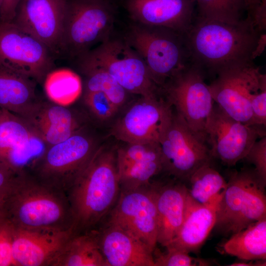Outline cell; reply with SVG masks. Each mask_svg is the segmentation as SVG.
<instances>
[{
    "mask_svg": "<svg viewBox=\"0 0 266 266\" xmlns=\"http://www.w3.org/2000/svg\"><path fill=\"white\" fill-rule=\"evenodd\" d=\"M5 218L17 228L65 231L73 220L66 193L27 169L17 172L3 197Z\"/></svg>",
    "mask_w": 266,
    "mask_h": 266,
    "instance_id": "obj_1",
    "label": "cell"
},
{
    "mask_svg": "<svg viewBox=\"0 0 266 266\" xmlns=\"http://www.w3.org/2000/svg\"><path fill=\"white\" fill-rule=\"evenodd\" d=\"M260 34L247 16L235 24L197 18L184 34L191 62L216 75L253 62L252 53Z\"/></svg>",
    "mask_w": 266,
    "mask_h": 266,
    "instance_id": "obj_2",
    "label": "cell"
},
{
    "mask_svg": "<svg viewBox=\"0 0 266 266\" xmlns=\"http://www.w3.org/2000/svg\"><path fill=\"white\" fill-rule=\"evenodd\" d=\"M120 192L116 150L100 146L66 191L74 233L95 229L112 209Z\"/></svg>",
    "mask_w": 266,
    "mask_h": 266,
    "instance_id": "obj_3",
    "label": "cell"
},
{
    "mask_svg": "<svg viewBox=\"0 0 266 266\" xmlns=\"http://www.w3.org/2000/svg\"><path fill=\"white\" fill-rule=\"evenodd\" d=\"M184 34L132 22L123 37L141 57L160 88L191 62Z\"/></svg>",
    "mask_w": 266,
    "mask_h": 266,
    "instance_id": "obj_4",
    "label": "cell"
},
{
    "mask_svg": "<svg viewBox=\"0 0 266 266\" xmlns=\"http://www.w3.org/2000/svg\"><path fill=\"white\" fill-rule=\"evenodd\" d=\"M75 67L106 71L129 93L151 97L160 94L143 60L124 37L113 36L72 62Z\"/></svg>",
    "mask_w": 266,
    "mask_h": 266,
    "instance_id": "obj_5",
    "label": "cell"
},
{
    "mask_svg": "<svg viewBox=\"0 0 266 266\" xmlns=\"http://www.w3.org/2000/svg\"><path fill=\"white\" fill-rule=\"evenodd\" d=\"M114 13L107 0H66L60 57L72 62L108 39Z\"/></svg>",
    "mask_w": 266,
    "mask_h": 266,
    "instance_id": "obj_6",
    "label": "cell"
},
{
    "mask_svg": "<svg viewBox=\"0 0 266 266\" xmlns=\"http://www.w3.org/2000/svg\"><path fill=\"white\" fill-rule=\"evenodd\" d=\"M100 146L84 127L66 140L49 146L28 169L36 178L66 193Z\"/></svg>",
    "mask_w": 266,
    "mask_h": 266,
    "instance_id": "obj_7",
    "label": "cell"
},
{
    "mask_svg": "<svg viewBox=\"0 0 266 266\" xmlns=\"http://www.w3.org/2000/svg\"><path fill=\"white\" fill-rule=\"evenodd\" d=\"M204 74L191 62L169 78L160 91L191 130L206 142L205 128L214 101Z\"/></svg>",
    "mask_w": 266,
    "mask_h": 266,
    "instance_id": "obj_8",
    "label": "cell"
},
{
    "mask_svg": "<svg viewBox=\"0 0 266 266\" xmlns=\"http://www.w3.org/2000/svg\"><path fill=\"white\" fill-rule=\"evenodd\" d=\"M216 75L208 85L214 102L234 119L255 126L250 100L254 93L266 86V74L251 62L227 68Z\"/></svg>",
    "mask_w": 266,
    "mask_h": 266,
    "instance_id": "obj_9",
    "label": "cell"
},
{
    "mask_svg": "<svg viewBox=\"0 0 266 266\" xmlns=\"http://www.w3.org/2000/svg\"><path fill=\"white\" fill-rule=\"evenodd\" d=\"M163 171L181 182L212 158L207 143L198 136L176 112L159 142Z\"/></svg>",
    "mask_w": 266,
    "mask_h": 266,
    "instance_id": "obj_10",
    "label": "cell"
},
{
    "mask_svg": "<svg viewBox=\"0 0 266 266\" xmlns=\"http://www.w3.org/2000/svg\"><path fill=\"white\" fill-rule=\"evenodd\" d=\"M56 59L38 39L12 22L0 23V63L41 84L54 68Z\"/></svg>",
    "mask_w": 266,
    "mask_h": 266,
    "instance_id": "obj_11",
    "label": "cell"
},
{
    "mask_svg": "<svg viewBox=\"0 0 266 266\" xmlns=\"http://www.w3.org/2000/svg\"><path fill=\"white\" fill-rule=\"evenodd\" d=\"M160 95L141 97L114 124L111 134L124 142L159 143L173 114Z\"/></svg>",
    "mask_w": 266,
    "mask_h": 266,
    "instance_id": "obj_12",
    "label": "cell"
},
{
    "mask_svg": "<svg viewBox=\"0 0 266 266\" xmlns=\"http://www.w3.org/2000/svg\"><path fill=\"white\" fill-rule=\"evenodd\" d=\"M204 133L212 157L229 166L244 159L254 142L266 136L264 128L234 119L216 104L207 120Z\"/></svg>",
    "mask_w": 266,
    "mask_h": 266,
    "instance_id": "obj_13",
    "label": "cell"
},
{
    "mask_svg": "<svg viewBox=\"0 0 266 266\" xmlns=\"http://www.w3.org/2000/svg\"><path fill=\"white\" fill-rule=\"evenodd\" d=\"M110 213L108 223L122 229L154 252L157 244L158 220L152 183L121 191Z\"/></svg>",
    "mask_w": 266,
    "mask_h": 266,
    "instance_id": "obj_14",
    "label": "cell"
},
{
    "mask_svg": "<svg viewBox=\"0 0 266 266\" xmlns=\"http://www.w3.org/2000/svg\"><path fill=\"white\" fill-rule=\"evenodd\" d=\"M66 5V0H21L12 23L45 45L57 59Z\"/></svg>",
    "mask_w": 266,
    "mask_h": 266,
    "instance_id": "obj_15",
    "label": "cell"
},
{
    "mask_svg": "<svg viewBox=\"0 0 266 266\" xmlns=\"http://www.w3.org/2000/svg\"><path fill=\"white\" fill-rule=\"evenodd\" d=\"M125 143L116 150L121 191L148 186L151 179L163 171L159 143Z\"/></svg>",
    "mask_w": 266,
    "mask_h": 266,
    "instance_id": "obj_16",
    "label": "cell"
},
{
    "mask_svg": "<svg viewBox=\"0 0 266 266\" xmlns=\"http://www.w3.org/2000/svg\"><path fill=\"white\" fill-rule=\"evenodd\" d=\"M15 228L13 242L15 266H51L74 234L72 229L60 231Z\"/></svg>",
    "mask_w": 266,
    "mask_h": 266,
    "instance_id": "obj_17",
    "label": "cell"
},
{
    "mask_svg": "<svg viewBox=\"0 0 266 266\" xmlns=\"http://www.w3.org/2000/svg\"><path fill=\"white\" fill-rule=\"evenodd\" d=\"M196 0H126L132 22L185 33L193 23Z\"/></svg>",
    "mask_w": 266,
    "mask_h": 266,
    "instance_id": "obj_18",
    "label": "cell"
},
{
    "mask_svg": "<svg viewBox=\"0 0 266 266\" xmlns=\"http://www.w3.org/2000/svg\"><path fill=\"white\" fill-rule=\"evenodd\" d=\"M223 193L209 202L201 204L192 198L188 191L183 223L178 233L166 248L188 253L198 252L214 228Z\"/></svg>",
    "mask_w": 266,
    "mask_h": 266,
    "instance_id": "obj_19",
    "label": "cell"
},
{
    "mask_svg": "<svg viewBox=\"0 0 266 266\" xmlns=\"http://www.w3.org/2000/svg\"><path fill=\"white\" fill-rule=\"evenodd\" d=\"M107 266H155L153 252L119 227L93 230Z\"/></svg>",
    "mask_w": 266,
    "mask_h": 266,
    "instance_id": "obj_20",
    "label": "cell"
},
{
    "mask_svg": "<svg viewBox=\"0 0 266 266\" xmlns=\"http://www.w3.org/2000/svg\"><path fill=\"white\" fill-rule=\"evenodd\" d=\"M158 220L157 243L166 247L183 222L188 188L181 181L152 184Z\"/></svg>",
    "mask_w": 266,
    "mask_h": 266,
    "instance_id": "obj_21",
    "label": "cell"
},
{
    "mask_svg": "<svg viewBox=\"0 0 266 266\" xmlns=\"http://www.w3.org/2000/svg\"><path fill=\"white\" fill-rule=\"evenodd\" d=\"M26 120L48 147L66 140L84 127L72 110L51 100H41Z\"/></svg>",
    "mask_w": 266,
    "mask_h": 266,
    "instance_id": "obj_22",
    "label": "cell"
},
{
    "mask_svg": "<svg viewBox=\"0 0 266 266\" xmlns=\"http://www.w3.org/2000/svg\"><path fill=\"white\" fill-rule=\"evenodd\" d=\"M37 84L0 63V108L28 119L41 100L36 95Z\"/></svg>",
    "mask_w": 266,
    "mask_h": 266,
    "instance_id": "obj_23",
    "label": "cell"
},
{
    "mask_svg": "<svg viewBox=\"0 0 266 266\" xmlns=\"http://www.w3.org/2000/svg\"><path fill=\"white\" fill-rule=\"evenodd\" d=\"M256 176L254 169L249 168H243L232 175L219 203L214 228L225 234L236 233L249 188Z\"/></svg>",
    "mask_w": 266,
    "mask_h": 266,
    "instance_id": "obj_24",
    "label": "cell"
},
{
    "mask_svg": "<svg viewBox=\"0 0 266 266\" xmlns=\"http://www.w3.org/2000/svg\"><path fill=\"white\" fill-rule=\"evenodd\" d=\"M51 266H107L93 230L73 234Z\"/></svg>",
    "mask_w": 266,
    "mask_h": 266,
    "instance_id": "obj_25",
    "label": "cell"
},
{
    "mask_svg": "<svg viewBox=\"0 0 266 266\" xmlns=\"http://www.w3.org/2000/svg\"><path fill=\"white\" fill-rule=\"evenodd\" d=\"M222 249L228 255L243 261L266 259V218L232 234Z\"/></svg>",
    "mask_w": 266,
    "mask_h": 266,
    "instance_id": "obj_26",
    "label": "cell"
},
{
    "mask_svg": "<svg viewBox=\"0 0 266 266\" xmlns=\"http://www.w3.org/2000/svg\"><path fill=\"white\" fill-rule=\"evenodd\" d=\"M37 134L22 117L0 108V161L8 154Z\"/></svg>",
    "mask_w": 266,
    "mask_h": 266,
    "instance_id": "obj_27",
    "label": "cell"
},
{
    "mask_svg": "<svg viewBox=\"0 0 266 266\" xmlns=\"http://www.w3.org/2000/svg\"><path fill=\"white\" fill-rule=\"evenodd\" d=\"M189 195L196 201L206 204L223 192L227 182L210 164H205L196 170L188 181Z\"/></svg>",
    "mask_w": 266,
    "mask_h": 266,
    "instance_id": "obj_28",
    "label": "cell"
},
{
    "mask_svg": "<svg viewBox=\"0 0 266 266\" xmlns=\"http://www.w3.org/2000/svg\"><path fill=\"white\" fill-rule=\"evenodd\" d=\"M84 77L82 91L103 92L118 110L126 101L129 93L106 71L97 67H76Z\"/></svg>",
    "mask_w": 266,
    "mask_h": 266,
    "instance_id": "obj_29",
    "label": "cell"
},
{
    "mask_svg": "<svg viewBox=\"0 0 266 266\" xmlns=\"http://www.w3.org/2000/svg\"><path fill=\"white\" fill-rule=\"evenodd\" d=\"M199 8L197 18L216 20L235 24L246 10L244 0H196Z\"/></svg>",
    "mask_w": 266,
    "mask_h": 266,
    "instance_id": "obj_30",
    "label": "cell"
},
{
    "mask_svg": "<svg viewBox=\"0 0 266 266\" xmlns=\"http://www.w3.org/2000/svg\"><path fill=\"white\" fill-rule=\"evenodd\" d=\"M47 77L46 90L52 101L67 106L73 102L81 93L82 88L79 79L70 73H59Z\"/></svg>",
    "mask_w": 266,
    "mask_h": 266,
    "instance_id": "obj_31",
    "label": "cell"
},
{
    "mask_svg": "<svg viewBox=\"0 0 266 266\" xmlns=\"http://www.w3.org/2000/svg\"><path fill=\"white\" fill-rule=\"evenodd\" d=\"M265 187L257 176L251 182L248 191L245 205L236 227V233L258 220L266 218Z\"/></svg>",
    "mask_w": 266,
    "mask_h": 266,
    "instance_id": "obj_32",
    "label": "cell"
},
{
    "mask_svg": "<svg viewBox=\"0 0 266 266\" xmlns=\"http://www.w3.org/2000/svg\"><path fill=\"white\" fill-rule=\"evenodd\" d=\"M48 147L44 140L36 134L10 151L3 162L17 171L27 169Z\"/></svg>",
    "mask_w": 266,
    "mask_h": 266,
    "instance_id": "obj_33",
    "label": "cell"
},
{
    "mask_svg": "<svg viewBox=\"0 0 266 266\" xmlns=\"http://www.w3.org/2000/svg\"><path fill=\"white\" fill-rule=\"evenodd\" d=\"M83 101L92 114L100 121H106L113 117L117 109L102 92H83Z\"/></svg>",
    "mask_w": 266,
    "mask_h": 266,
    "instance_id": "obj_34",
    "label": "cell"
},
{
    "mask_svg": "<svg viewBox=\"0 0 266 266\" xmlns=\"http://www.w3.org/2000/svg\"><path fill=\"white\" fill-rule=\"evenodd\" d=\"M165 253H160L154 257L155 266H206L210 263L203 259L194 258L182 251L166 249Z\"/></svg>",
    "mask_w": 266,
    "mask_h": 266,
    "instance_id": "obj_35",
    "label": "cell"
},
{
    "mask_svg": "<svg viewBox=\"0 0 266 266\" xmlns=\"http://www.w3.org/2000/svg\"><path fill=\"white\" fill-rule=\"evenodd\" d=\"M15 229L6 218L0 221V266H15L13 258Z\"/></svg>",
    "mask_w": 266,
    "mask_h": 266,
    "instance_id": "obj_36",
    "label": "cell"
},
{
    "mask_svg": "<svg viewBox=\"0 0 266 266\" xmlns=\"http://www.w3.org/2000/svg\"><path fill=\"white\" fill-rule=\"evenodd\" d=\"M254 166V170L262 183L266 185V137L256 140L244 158Z\"/></svg>",
    "mask_w": 266,
    "mask_h": 266,
    "instance_id": "obj_37",
    "label": "cell"
},
{
    "mask_svg": "<svg viewBox=\"0 0 266 266\" xmlns=\"http://www.w3.org/2000/svg\"><path fill=\"white\" fill-rule=\"evenodd\" d=\"M255 126L264 128L266 126V86L254 93L250 100Z\"/></svg>",
    "mask_w": 266,
    "mask_h": 266,
    "instance_id": "obj_38",
    "label": "cell"
},
{
    "mask_svg": "<svg viewBox=\"0 0 266 266\" xmlns=\"http://www.w3.org/2000/svg\"><path fill=\"white\" fill-rule=\"evenodd\" d=\"M251 19L255 29L260 33H265L266 30V0L261 1L253 9L248 11V15Z\"/></svg>",
    "mask_w": 266,
    "mask_h": 266,
    "instance_id": "obj_39",
    "label": "cell"
},
{
    "mask_svg": "<svg viewBox=\"0 0 266 266\" xmlns=\"http://www.w3.org/2000/svg\"><path fill=\"white\" fill-rule=\"evenodd\" d=\"M18 171L0 161V198H3Z\"/></svg>",
    "mask_w": 266,
    "mask_h": 266,
    "instance_id": "obj_40",
    "label": "cell"
},
{
    "mask_svg": "<svg viewBox=\"0 0 266 266\" xmlns=\"http://www.w3.org/2000/svg\"><path fill=\"white\" fill-rule=\"evenodd\" d=\"M21 0H0L1 20L2 22H12L16 10Z\"/></svg>",
    "mask_w": 266,
    "mask_h": 266,
    "instance_id": "obj_41",
    "label": "cell"
},
{
    "mask_svg": "<svg viewBox=\"0 0 266 266\" xmlns=\"http://www.w3.org/2000/svg\"><path fill=\"white\" fill-rule=\"evenodd\" d=\"M266 46V34L263 33L260 34L258 39L256 46L253 50L251 58L253 60L260 56L264 51Z\"/></svg>",
    "mask_w": 266,
    "mask_h": 266,
    "instance_id": "obj_42",
    "label": "cell"
},
{
    "mask_svg": "<svg viewBox=\"0 0 266 266\" xmlns=\"http://www.w3.org/2000/svg\"><path fill=\"white\" fill-rule=\"evenodd\" d=\"M262 0H244L246 5V10L248 11L253 9L255 6L258 4Z\"/></svg>",
    "mask_w": 266,
    "mask_h": 266,
    "instance_id": "obj_43",
    "label": "cell"
},
{
    "mask_svg": "<svg viewBox=\"0 0 266 266\" xmlns=\"http://www.w3.org/2000/svg\"><path fill=\"white\" fill-rule=\"evenodd\" d=\"M5 218L3 207V198H0V221Z\"/></svg>",
    "mask_w": 266,
    "mask_h": 266,
    "instance_id": "obj_44",
    "label": "cell"
},
{
    "mask_svg": "<svg viewBox=\"0 0 266 266\" xmlns=\"http://www.w3.org/2000/svg\"><path fill=\"white\" fill-rule=\"evenodd\" d=\"M0 22H1V20L0 7Z\"/></svg>",
    "mask_w": 266,
    "mask_h": 266,
    "instance_id": "obj_45",
    "label": "cell"
},
{
    "mask_svg": "<svg viewBox=\"0 0 266 266\" xmlns=\"http://www.w3.org/2000/svg\"><path fill=\"white\" fill-rule=\"evenodd\" d=\"M107 0L109 1H110L111 0Z\"/></svg>",
    "mask_w": 266,
    "mask_h": 266,
    "instance_id": "obj_46",
    "label": "cell"
}]
</instances>
